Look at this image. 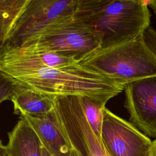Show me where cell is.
I'll use <instances>...</instances> for the list:
<instances>
[{
  "mask_svg": "<svg viewBox=\"0 0 156 156\" xmlns=\"http://www.w3.org/2000/svg\"><path fill=\"white\" fill-rule=\"evenodd\" d=\"M74 18L96 34L101 49L140 35L150 27L147 1L139 0H76Z\"/></svg>",
  "mask_w": 156,
  "mask_h": 156,
  "instance_id": "cell-1",
  "label": "cell"
},
{
  "mask_svg": "<svg viewBox=\"0 0 156 156\" xmlns=\"http://www.w3.org/2000/svg\"><path fill=\"white\" fill-rule=\"evenodd\" d=\"M2 71L20 85L44 93L88 96L105 103L124 89L123 85L78 63L63 68Z\"/></svg>",
  "mask_w": 156,
  "mask_h": 156,
  "instance_id": "cell-2",
  "label": "cell"
},
{
  "mask_svg": "<svg viewBox=\"0 0 156 156\" xmlns=\"http://www.w3.org/2000/svg\"><path fill=\"white\" fill-rule=\"evenodd\" d=\"M143 35L108 48H99L78 64L123 86L156 76V58L146 44Z\"/></svg>",
  "mask_w": 156,
  "mask_h": 156,
  "instance_id": "cell-3",
  "label": "cell"
},
{
  "mask_svg": "<svg viewBox=\"0 0 156 156\" xmlns=\"http://www.w3.org/2000/svg\"><path fill=\"white\" fill-rule=\"evenodd\" d=\"M76 0H29L4 48H16L74 20Z\"/></svg>",
  "mask_w": 156,
  "mask_h": 156,
  "instance_id": "cell-4",
  "label": "cell"
},
{
  "mask_svg": "<svg viewBox=\"0 0 156 156\" xmlns=\"http://www.w3.org/2000/svg\"><path fill=\"white\" fill-rule=\"evenodd\" d=\"M100 47L99 37L74 18L49 29L16 48L54 52L73 58L78 63Z\"/></svg>",
  "mask_w": 156,
  "mask_h": 156,
  "instance_id": "cell-5",
  "label": "cell"
},
{
  "mask_svg": "<svg viewBox=\"0 0 156 156\" xmlns=\"http://www.w3.org/2000/svg\"><path fill=\"white\" fill-rule=\"evenodd\" d=\"M54 110L72 149L79 156H110L88 124L79 96H56Z\"/></svg>",
  "mask_w": 156,
  "mask_h": 156,
  "instance_id": "cell-6",
  "label": "cell"
},
{
  "mask_svg": "<svg viewBox=\"0 0 156 156\" xmlns=\"http://www.w3.org/2000/svg\"><path fill=\"white\" fill-rule=\"evenodd\" d=\"M101 141L110 156H149L152 141L107 108L104 109Z\"/></svg>",
  "mask_w": 156,
  "mask_h": 156,
  "instance_id": "cell-7",
  "label": "cell"
},
{
  "mask_svg": "<svg viewBox=\"0 0 156 156\" xmlns=\"http://www.w3.org/2000/svg\"><path fill=\"white\" fill-rule=\"evenodd\" d=\"M129 121L149 138H156V76L124 86Z\"/></svg>",
  "mask_w": 156,
  "mask_h": 156,
  "instance_id": "cell-8",
  "label": "cell"
},
{
  "mask_svg": "<svg viewBox=\"0 0 156 156\" xmlns=\"http://www.w3.org/2000/svg\"><path fill=\"white\" fill-rule=\"evenodd\" d=\"M21 118L34 129L43 147L52 156H70L71 145L67 138L54 109L38 115H24Z\"/></svg>",
  "mask_w": 156,
  "mask_h": 156,
  "instance_id": "cell-9",
  "label": "cell"
},
{
  "mask_svg": "<svg viewBox=\"0 0 156 156\" xmlns=\"http://www.w3.org/2000/svg\"><path fill=\"white\" fill-rule=\"evenodd\" d=\"M7 156H42L43 146L38 136L24 119L20 120L8 133Z\"/></svg>",
  "mask_w": 156,
  "mask_h": 156,
  "instance_id": "cell-10",
  "label": "cell"
},
{
  "mask_svg": "<svg viewBox=\"0 0 156 156\" xmlns=\"http://www.w3.org/2000/svg\"><path fill=\"white\" fill-rule=\"evenodd\" d=\"M23 86V85H22ZM55 96L23 86L12 99L14 113L21 116H38L54 109Z\"/></svg>",
  "mask_w": 156,
  "mask_h": 156,
  "instance_id": "cell-11",
  "label": "cell"
},
{
  "mask_svg": "<svg viewBox=\"0 0 156 156\" xmlns=\"http://www.w3.org/2000/svg\"><path fill=\"white\" fill-rule=\"evenodd\" d=\"M29 0H0V40L5 46Z\"/></svg>",
  "mask_w": 156,
  "mask_h": 156,
  "instance_id": "cell-12",
  "label": "cell"
},
{
  "mask_svg": "<svg viewBox=\"0 0 156 156\" xmlns=\"http://www.w3.org/2000/svg\"><path fill=\"white\" fill-rule=\"evenodd\" d=\"M79 98L83 114L88 124L94 133L101 139L104 109L106 103L88 96Z\"/></svg>",
  "mask_w": 156,
  "mask_h": 156,
  "instance_id": "cell-13",
  "label": "cell"
},
{
  "mask_svg": "<svg viewBox=\"0 0 156 156\" xmlns=\"http://www.w3.org/2000/svg\"><path fill=\"white\" fill-rule=\"evenodd\" d=\"M23 86L15 79L0 70V103L5 100H12Z\"/></svg>",
  "mask_w": 156,
  "mask_h": 156,
  "instance_id": "cell-14",
  "label": "cell"
},
{
  "mask_svg": "<svg viewBox=\"0 0 156 156\" xmlns=\"http://www.w3.org/2000/svg\"><path fill=\"white\" fill-rule=\"evenodd\" d=\"M143 37L146 44L156 58V30L150 26L144 32Z\"/></svg>",
  "mask_w": 156,
  "mask_h": 156,
  "instance_id": "cell-15",
  "label": "cell"
},
{
  "mask_svg": "<svg viewBox=\"0 0 156 156\" xmlns=\"http://www.w3.org/2000/svg\"><path fill=\"white\" fill-rule=\"evenodd\" d=\"M149 156H156V138L152 141Z\"/></svg>",
  "mask_w": 156,
  "mask_h": 156,
  "instance_id": "cell-16",
  "label": "cell"
},
{
  "mask_svg": "<svg viewBox=\"0 0 156 156\" xmlns=\"http://www.w3.org/2000/svg\"><path fill=\"white\" fill-rule=\"evenodd\" d=\"M147 5L150 7L156 16V0H151L147 1Z\"/></svg>",
  "mask_w": 156,
  "mask_h": 156,
  "instance_id": "cell-17",
  "label": "cell"
},
{
  "mask_svg": "<svg viewBox=\"0 0 156 156\" xmlns=\"http://www.w3.org/2000/svg\"><path fill=\"white\" fill-rule=\"evenodd\" d=\"M0 156H7L6 146H4L0 140Z\"/></svg>",
  "mask_w": 156,
  "mask_h": 156,
  "instance_id": "cell-18",
  "label": "cell"
},
{
  "mask_svg": "<svg viewBox=\"0 0 156 156\" xmlns=\"http://www.w3.org/2000/svg\"><path fill=\"white\" fill-rule=\"evenodd\" d=\"M42 156H52L44 147L43 149V154Z\"/></svg>",
  "mask_w": 156,
  "mask_h": 156,
  "instance_id": "cell-19",
  "label": "cell"
},
{
  "mask_svg": "<svg viewBox=\"0 0 156 156\" xmlns=\"http://www.w3.org/2000/svg\"><path fill=\"white\" fill-rule=\"evenodd\" d=\"M70 156H79V155H77V154L76 153V152L74 149H72V151H71V155H70Z\"/></svg>",
  "mask_w": 156,
  "mask_h": 156,
  "instance_id": "cell-20",
  "label": "cell"
},
{
  "mask_svg": "<svg viewBox=\"0 0 156 156\" xmlns=\"http://www.w3.org/2000/svg\"><path fill=\"white\" fill-rule=\"evenodd\" d=\"M4 44L2 43V42L1 41V40H0V52H1V51L2 50V49L4 48Z\"/></svg>",
  "mask_w": 156,
  "mask_h": 156,
  "instance_id": "cell-21",
  "label": "cell"
}]
</instances>
